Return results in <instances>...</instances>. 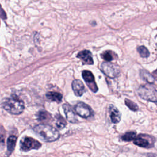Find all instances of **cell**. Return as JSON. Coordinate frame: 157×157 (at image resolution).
Instances as JSON below:
<instances>
[{
  "mask_svg": "<svg viewBox=\"0 0 157 157\" xmlns=\"http://www.w3.org/2000/svg\"><path fill=\"white\" fill-rule=\"evenodd\" d=\"M102 58L106 61H110L115 58V53L111 50H106L101 55Z\"/></svg>",
  "mask_w": 157,
  "mask_h": 157,
  "instance_id": "2e32d148",
  "label": "cell"
},
{
  "mask_svg": "<svg viewBox=\"0 0 157 157\" xmlns=\"http://www.w3.org/2000/svg\"><path fill=\"white\" fill-rule=\"evenodd\" d=\"M82 77L86 82L88 88L94 93H96L98 90V86L94 80V77L91 72L85 70L82 72Z\"/></svg>",
  "mask_w": 157,
  "mask_h": 157,
  "instance_id": "52a82bcc",
  "label": "cell"
},
{
  "mask_svg": "<svg viewBox=\"0 0 157 157\" xmlns=\"http://www.w3.org/2000/svg\"><path fill=\"white\" fill-rule=\"evenodd\" d=\"M72 88L75 94L77 96H82L85 91V86L81 80L78 79L73 80L72 83Z\"/></svg>",
  "mask_w": 157,
  "mask_h": 157,
  "instance_id": "30bf717a",
  "label": "cell"
},
{
  "mask_svg": "<svg viewBox=\"0 0 157 157\" xmlns=\"http://www.w3.org/2000/svg\"><path fill=\"white\" fill-rule=\"evenodd\" d=\"M56 126L58 129H63L66 125V122L62 116L58 115L56 116Z\"/></svg>",
  "mask_w": 157,
  "mask_h": 157,
  "instance_id": "ac0fdd59",
  "label": "cell"
},
{
  "mask_svg": "<svg viewBox=\"0 0 157 157\" xmlns=\"http://www.w3.org/2000/svg\"><path fill=\"white\" fill-rule=\"evenodd\" d=\"M77 57L80 58L83 64H93V59L92 57V54L90 51L88 50H84L80 52H78Z\"/></svg>",
  "mask_w": 157,
  "mask_h": 157,
  "instance_id": "9c48e42d",
  "label": "cell"
},
{
  "mask_svg": "<svg viewBox=\"0 0 157 157\" xmlns=\"http://www.w3.org/2000/svg\"><path fill=\"white\" fill-rule=\"evenodd\" d=\"M124 102H125V104L129 107V109L130 110H132V111H136L139 109L136 103H134V102H132V101L129 100V99H125Z\"/></svg>",
  "mask_w": 157,
  "mask_h": 157,
  "instance_id": "44dd1931",
  "label": "cell"
},
{
  "mask_svg": "<svg viewBox=\"0 0 157 157\" xmlns=\"http://www.w3.org/2000/svg\"><path fill=\"white\" fill-rule=\"evenodd\" d=\"M75 110L77 115L83 118H87L91 116L93 112L91 109L83 102H78L75 106Z\"/></svg>",
  "mask_w": 157,
  "mask_h": 157,
  "instance_id": "ba28073f",
  "label": "cell"
},
{
  "mask_svg": "<svg viewBox=\"0 0 157 157\" xmlns=\"http://www.w3.org/2000/svg\"><path fill=\"white\" fill-rule=\"evenodd\" d=\"M20 144V150L22 151H28L32 149L37 150L42 145L39 141L29 137H24L22 138Z\"/></svg>",
  "mask_w": 157,
  "mask_h": 157,
  "instance_id": "277c9868",
  "label": "cell"
},
{
  "mask_svg": "<svg viewBox=\"0 0 157 157\" xmlns=\"http://www.w3.org/2000/svg\"><path fill=\"white\" fill-rule=\"evenodd\" d=\"M140 75L142 79L145 80L148 83H153L155 82L154 77L145 69H141L140 71Z\"/></svg>",
  "mask_w": 157,
  "mask_h": 157,
  "instance_id": "9a60e30c",
  "label": "cell"
},
{
  "mask_svg": "<svg viewBox=\"0 0 157 157\" xmlns=\"http://www.w3.org/2000/svg\"><path fill=\"white\" fill-rule=\"evenodd\" d=\"M133 142L135 145L143 148L153 147L155 143V138L148 134H140L136 137Z\"/></svg>",
  "mask_w": 157,
  "mask_h": 157,
  "instance_id": "5b68a950",
  "label": "cell"
},
{
  "mask_svg": "<svg viewBox=\"0 0 157 157\" xmlns=\"http://www.w3.org/2000/svg\"><path fill=\"white\" fill-rule=\"evenodd\" d=\"M101 70L102 72L110 78L117 77L120 74V67L118 65L109 63L104 62L101 65Z\"/></svg>",
  "mask_w": 157,
  "mask_h": 157,
  "instance_id": "8992f818",
  "label": "cell"
},
{
  "mask_svg": "<svg viewBox=\"0 0 157 157\" xmlns=\"http://www.w3.org/2000/svg\"><path fill=\"white\" fill-rule=\"evenodd\" d=\"M136 137V132L135 131H129L126 132L121 136V139L126 142L134 140Z\"/></svg>",
  "mask_w": 157,
  "mask_h": 157,
  "instance_id": "e0dca14e",
  "label": "cell"
},
{
  "mask_svg": "<svg viewBox=\"0 0 157 157\" xmlns=\"http://www.w3.org/2000/svg\"><path fill=\"white\" fill-rule=\"evenodd\" d=\"M109 112L111 121L113 123H118L121 120V113L119 110L113 105L109 107Z\"/></svg>",
  "mask_w": 157,
  "mask_h": 157,
  "instance_id": "7c38bea8",
  "label": "cell"
},
{
  "mask_svg": "<svg viewBox=\"0 0 157 157\" xmlns=\"http://www.w3.org/2000/svg\"><path fill=\"white\" fill-rule=\"evenodd\" d=\"M0 17L3 18V19H5L6 18V13L4 12V11L3 10V9L0 6Z\"/></svg>",
  "mask_w": 157,
  "mask_h": 157,
  "instance_id": "7402d4cb",
  "label": "cell"
},
{
  "mask_svg": "<svg viewBox=\"0 0 157 157\" xmlns=\"http://www.w3.org/2000/svg\"><path fill=\"white\" fill-rule=\"evenodd\" d=\"M37 118L40 121H46L51 118V115L46 111H40L37 113Z\"/></svg>",
  "mask_w": 157,
  "mask_h": 157,
  "instance_id": "d6986e66",
  "label": "cell"
},
{
  "mask_svg": "<svg viewBox=\"0 0 157 157\" xmlns=\"http://www.w3.org/2000/svg\"><path fill=\"white\" fill-rule=\"evenodd\" d=\"M139 96L148 101L153 102L157 105V90L150 85H141L137 90Z\"/></svg>",
  "mask_w": 157,
  "mask_h": 157,
  "instance_id": "3957f363",
  "label": "cell"
},
{
  "mask_svg": "<svg viewBox=\"0 0 157 157\" xmlns=\"http://www.w3.org/2000/svg\"><path fill=\"white\" fill-rule=\"evenodd\" d=\"M46 97L48 99H49L52 101L56 102L58 103L61 102L62 98H63L61 94H60L58 92H55V91L48 92L46 94Z\"/></svg>",
  "mask_w": 157,
  "mask_h": 157,
  "instance_id": "5bb4252c",
  "label": "cell"
},
{
  "mask_svg": "<svg viewBox=\"0 0 157 157\" xmlns=\"http://www.w3.org/2000/svg\"><path fill=\"white\" fill-rule=\"evenodd\" d=\"M63 108L64 113L66 115V119L69 122L72 123H77L78 121L75 113L74 112L72 109L71 108V107L68 104H63Z\"/></svg>",
  "mask_w": 157,
  "mask_h": 157,
  "instance_id": "8fae6325",
  "label": "cell"
},
{
  "mask_svg": "<svg viewBox=\"0 0 157 157\" xmlns=\"http://www.w3.org/2000/svg\"><path fill=\"white\" fill-rule=\"evenodd\" d=\"M17 137L14 135L10 136L7 140V154L10 155L12 151L14 150L15 147V144L17 142Z\"/></svg>",
  "mask_w": 157,
  "mask_h": 157,
  "instance_id": "4fadbf2b",
  "label": "cell"
},
{
  "mask_svg": "<svg viewBox=\"0 0 157 157\" xmlns=\"http://www.w3.org/2000/svg\"><path fill=\"white\" fill-rule=\"evenodd\" d=\"M137 51L142 58H147L150 55L148 50L145 46H140L137 48Z\"/></svg>",
  "mask_w": 157,
  "mask_h": 157,
  "instance_id": "ffe728a7",
  "label": "cell"
},
{
  "mask_svg": "<svg viewBox=\"0 0 157 157\" xmlns=\"http://www.w3.org/2000/svg\"><path fill=\"white\" fill-rule=\"evenodd\" d=\"M154 74H155L157 75V69L154 72Z\"/></svg>",
  "mask_w": 157,
  "mask_h": 157,
  "instance_id": "603a6c76",
  "label": "cell"
},
{
  "mask_svg": "<svg viewBox=\"0 0 157 157\" xmlns=\"http://www.w3.org/2000/svg\"><path fill=\"white\" fill-rule=\"evenodd\" d=\"M33 130L42 140L45 142H53L59 137V132L48 124H37L33 128Z\"/></svg>",
  "mask_w": 157,
  "mask_h": 157,
  "instance_id": "6da1fadb",
  "label": "cell"
},
{
  "mask_svg": "<svg viewBox=\"0 0 157 157\" xmlns=\"http://www.w3.org/2000/svg\"><path fill=\"white\" fill-rule=\"evenodd\" d=\"M2 107L9 113L18 115L23 112L25 109L24 102L17 96L6 98L2 102Z\"/></svg>",
  "mask_w": 157,
  "mask_h": 157,
  "instance_id": "7a4b0ae2",
  "label": "cell"
}]
</instances>
